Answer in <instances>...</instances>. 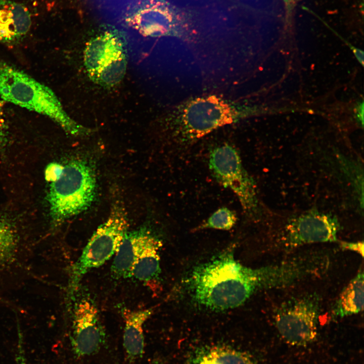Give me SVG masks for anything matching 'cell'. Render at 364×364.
Wrapping results in <instances>:
<instances>
[{"label":"cell","mask_w":364,"mask_h":364,"mask_svg":"<svg viewBox=\"0 0 364 364\" xmlns=\"http://www.w3.org/2000/svg\"><path fill=\"white\" fill-rule=\"evenodd\" d=\"M0 95L5 101L49 117L71 135L84 136L91 132L67 114L49 87L2 61H0Z\"/></svg>","instance_id":"3957f363"},{"label":"cell","mask_w":364,"mask_h":364,"mask_svg":"<svg viewBox=\"0 0 364 364\" xmlns=\"http://www.w3.org/2000/svg\"><path fill=\"white\" fill-rule=\"evenodd\" d=\"M63 165L57 162H52L46 167L44 172L46 180L50 183L56 180L60 176Z\"/></svg>","instance_id":"ffe728a7"},{"label":"cell","mask_w":364,"mask_h":364,"mask_svg":"<svg viewBox=\"0 0 364 364\" xmlns=\"http://www.w3.org/2000/svg\"><path fill=\"white\" fill-rule=\"evenodd\" d=\"M256 110L215 95L191 98L174 108L168 117V130L174 144L186 146Z\"/></svg>","instance_id":"7a4b0ae2"},{"label":"cell","mask_w":364,"mask_h":364,"mask_svg":"<svg viewBox=\"0 0 364 364\" xmlns=\"http://www.w3.org/2000/svg\"><path fill=\"white\" fill-rule=\"evenodd\" d=\"M128 220L121 202L112 207L106 220L94 233L80 256L71 266L69 271L67 296L69 298L81 285L83 277L98 268L115 254L126 233Z\"/></svg>","instance_id":"5b68a950"},{"label":"cell","mask_w":364,"mask_h":364,"mask_svg":"<svg viewBox=\"0 0 364 364\" xmlns=\"http://www.w3.org/2000/svg\"><path fill=\"white\" fill-rule=\"evenodd\" d=\"M18 235L11 222L0 218V266L12 264L16 259Z\"/></svg>","instance_id":"ac0fdd59"},{"label":"cell","mask_w":364,"mask_h":364,"mask_svg":"<svg viewBox=\"0 0 364 364\" xmlns=\"http://www.w3.org/2000/svg\"><path fill=\"white\" fill-rule=\"evenodd\" d=\"M117 15L122 26L141 38H156L169 35L173 27L172 14L159 3L148 0H122Z\"/></svg>","instance_id":"30bf717a"},{"label":"cell","mask_w":364,"mask_h":364,"mask_svg":"<svg viewBox=\"0 0 364 364\" xmlns=\"http://www.w3.org/2000/svg\"><path fill=\"white\" fill-rule=\"evenodd\" d=\"M31 19L23 4L0 0V42L11 43L21 39L30 29Z\"/></svg>","instance_id":"7c38bea8"},{"label":"cell","mask_w":364,"mask_h":364,"mask_svg":"<svg viewBox=\"0 0 364 364\" xmlns=\"http://www.w3.org/2000/svg\"><path fill=\"white\" fill-rule=\"evenodd\" d=\"M152 308L131 309L122 307L121 312L124 322L123 345L129 361L141 358L144 353V326L153 313Z\"/></svg>","instance_id":"5bb4252c"},{"label":"cell","mask_w":364,"mask_h":364,"mask_svg":"<svg viewBox=\"0 0 364 364\" xmlns=\"http://www.w3.org/2000/svg\"><path fill=\"white\" fill-rule=\"evenodd\" d=\"M208 166L217 182L236 195L244 212L255 216L258 212L256 186L237 150L227 144L215 148L209 155Z\"/></svg>","instance_id":"8992f818"},{"label":"cell","mask_w":364,"mask_h":364,"mask_svg":"<svg viewBox=\"0 0 364 364\" xmlns=\"http://www.w3.org/2000/svg\"><path fill=\"white\" fill-rule=\"evenodd\" d=\"M162 246L161 240L152 232L138 255L131 278L144 283L158 278L161 272L159 252Z\"/></svg>","instance_id":"9a60e30c"},{"label":"cell","mask_w":364,"mask_h":364,"mask_svg":"<svg viewBox=\"0 0 364 364\" xmlns=\"http://www.w3.org/2000/svg\"><path fill=\"white\" fill-rule=\"evenodd\" d=\"M152 231L147 227L127 231L114 255L111 270L117 280L131 278L134 262L144 244Z\"/></svg>","instance_id":"4fadbf2b"},{"label":"cell","mask_w":364,"mask_h":364,"mask_svg":"<svg viewBox=\"0 0 364 364\" xmlns=\"http://www.w3.org/2000/svg\"><path fill=\"white\" fill-rule=\"evenodd\" d=\"M97 186L95 169L87 160L75 159L63 165L47 196L52 225L57 227L88 209L96 199Z\"/></svg>","instance_id":"277c9868"},{"label":"cell","mask_w":364,"mask_h":364,"mask_svg":"<svg viewBox=\"0 0 364 364\" xmlns=\"http://www.w3.org/2000/svg\"><path fill=\"white\" fill-rule=\"evenodd\" d=\"M26 360L23 338L21 333L19 330L16 364H26Z\"/></svg>","instance_id":"603a6c76"},{"label":"cell","mask_w":364,"mask_h":364,"mask_svg":"<svg viewBox=\"0 0 364 364\" xmlns=\"http://www.w3.org/2000/svg\"><path fill=\"white\" fill-rule=\"evenodd\" d=\"M320 299L310 294L289 301L275 316L276 327L288 343L304 346L313 342L317 334Z\"/></svg>","instance_id":"9c48e42d"},{"label":"cell","mask_w":364,"mask_h":364,"mask_svg":"<svg viewBox=\"0 0 364 364\" xmlns=\"http://www.w3.org/2000/svg\"><path fill=\"white\" fill-rule=\"evenodd\" d=\"M354 53L358 61L363 64V52L360 50H355Z\"/></svg>","instance_id":"d4e9b609"},{"label":"cell","mask_w":364,"mask_h":364,"mask_svg":"<svg viewBox=\"0 0 364 364\" xmlns=\"http://www.w3.org/2000/svg\"><path fill=\"white\" fill-rule=\"evenodd\" d=\"M363 309V272L359 271L343 289L332 309V315L343 318Z\"/></svg>","instance_id":"2e32d148"},{"label":"cell","mask_w":364,"mask_h":364,"mask_svg":"<svg viewBox=\"0 0 364 364\" xmlns=\"http://www.w3.org/2000/svg\"><path fill=\"white\" fill-rule=\"evenodd\" d=\"M84 62L89 78L97 84L108 87L120 82L127 65L122 42L110 32L89 40L85 48Z\"/></svg>","instance_id":"52a82bcc"},{"label":"cell","mask_w":364,"mask_h":364,"mask_svg":"<svg viewBox=\"0 0 364 364\" xmlns=\"http://www.w3.org/2000/svg\"><path fill=\"white\" fill-rule=\"evenodd\" d=\"M355 118L361 126L363 125V102L359 103L355 109Z\"/></svg>","instance_id":"cb8c5ba5"},{"label":"cell","mask_w":364,"mask_h":364,"mask_svg":"<svg viewBox=\"0 0 364 364\" xmlns=\"http://www.w3.org/2000/svg\"><path fill=\"white\" fill-rule=\"evenodd\" d=\"M190 364H255L247 354L223 346L203 348L196 352Z\"/></svg>","instance_id":"e0dca14e"},{"label":"cell","mask_w":364,"mask_h":364,"mask_svg":"<svg viewBox=\"0 0 364 364\" xmlns=\"http://www.w3.org/2000/svg\"><path fill=\"white\" fill-rule=\"evenodd\" d=\"M307 275L301 260L253 268L236 260L230 250L195 266L185 283L195 303L218 311L238 307L257 291L288 285Z\"/></svg>","instance_id":"6da1fadb"},{"label":"cell","mask_w":364,"mask_h":364,"mask_svg":"<svg viewBox=\"0 0 364 364\" xmlns=\"http://www.w3.org/2000/svg\"><path fill=\"white\" fill-rule=\"evenodd\" d=\"M292 1L293 0H284V1L288 5L290 4Z\"/></svg>","instance_id":"484cf974"},{"label":"cell","mask_w":364,"mask_h":364,"mask_svg":"<svg viewBox=\"0 0 364 364\" xmlns=\"http://www.w3.org/2000/svg\"><path fill=\"white\" fill-rule=\"evenodd\" d=\"M340 225L331 215L310 212L291 220L286 226L282 238L289 248L309 243L337 241Z\"/></svg>","instance_id":"8fae6325"},{"label":"cell","mask_w":364,"mask_h":364,"mask_svg":"<svg viewBox=\"0 0 364 364\" xmlns=\"http://www.w3.org/2000/svg\"><path fill=\"white\" fill-rule=\"evenodd\" d=\"M72 317L70 342L78 357L96 353L104 344L106 333L98 307L90 294L81 285L69 298Z\"/></svg>","instance_id":"ba28073f"},{"label":"cell","mask_w":364,"mask_h":364,"mask_svg":"<svg viewBox=\"0 0 364 364\" xmlns=\"http://www.w3.org/2000/svg\"><path fill=\"white\" fill-rule=\"evenodd\" d=\"M340 247L343 249L354 251L362 257L363 256V243L362 241L356 242H341Z\"/></svg>","instance_id":"7402d4cb"},{"label":"cell","mask_w":364,"mask_h":364,"mask_svg":"<svg viewBox=\"0 0 364 364\" xmlns=\"http://www.w3.org/2000/svg\"><path fill=\"white\" fill-rule=\"evenodd\" d=\"M237 220V215L234 211L227 207H221L199 225L198 229L228 231L234 226Z\"/></svg>","instance_id":"d6986e66"},{"label":"cell","mask_w":364,"mask_h":364,"mask_svg":"<svg viewBox=\"0 0 364 364\" xmlns=\"http://www.w3.org/2000/svg\"><path fill=\"white\" fill-rule=\"evenodd\" d=\"M8 126L6 124L3 109V105L0 102V148L5 147L8 142Z\"/></svg>","instance_id":"44dd1931"}]
</instances>
